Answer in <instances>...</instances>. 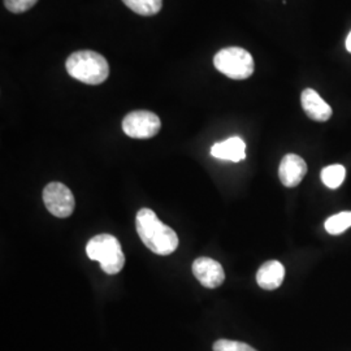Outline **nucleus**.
<instances>
[{
    "instance_id": "f03ea898",
    "label": "nucleus",
    "mask_w": 351,
    "mask_h": 351,
    "mask_svg": "<svg viewBox=\"0 0 351 351\" xmlns=\"http://www.w3.org/2000/svg\"><path fill=\"white\" fill-rule=\"evenodd\" d=\"M65 68L68 75L86 85H101L110 75L106 58L95 51L73 52L66 59Z\"/></svg>"
},
{
    "instance_id": "0eeeda50",
    "label": "nucleus",
    "mask_w": 351,
    "mask_h": 351,
    "mask_svg": "<svg viewBox=\"0 0 351 351\" xmlns=\"http://www.w3.org/2000/svg\"><path fill=\"white\" fill-rule=\"evenodd\" d=\"M193 275L204 288L216 289L223 285L226 280V272L223 265L211 258L202 256L194 261L191 265Z\"/></svg>"
},
{
    "instance_id": "1a4fd4ad",
    "label": "nucleus",
    "mask_w": 351,
    "mask_h": 351,
    "mask_svg": "<svg viewBox=\"0 0 351 351\" xmlns=\"http://www.w3.org/2000/svg\"><path fill=\"white\" fill-rule=\"evenodd\" d=\"M301 103L303 111L314 121L324 123L332 117L330 106L313 88L303 90Z\"/></svg>"
},
{
    "instance_id": "2eb2a0df",
    "label": "nucleus",
    "mask_w": 351,
    "mask_h": 351,
    "mask_svg": "<svg viewBox=\"0 0 351 351\" xmlns=\"http://www.w3.org/2000/svg\"><path fill=\"white\" fill-rule=\"evenodd\" d=\"M213 351H258L250 345L239 341H230V339H219L213 343Z\"/></svg>"
},
{
    "instance_id": "9b49d317",
    "label": "nucleus",
    "mask_w": 351,
    "mask_h": 351,
    "mask_svg": "<svg viewBox=\"0 0 351 351\" xmlns=\"http://www.w3.org/2000/svg\"><path fill=\"white\" fill-rule=\"evenodd\" d=\"M285 277L284 265L277 261H269L259 268L256 282L264 290H276L281 287Z\"/></svg>"
},
{
    "instance_id": "f257e3e1",
    "label": "nucleus",
    "mask_w": 351,
    "mask_h": 351,
    "mask_svg": "<svg viewBox=\"0 0 351 351\" xmlns=\"http://www.w3.org/2000/svg\"><path fill=\"white\" fill-rule=\"evenodd\" d=\"M136 228L141 241L156 255H169L178 247L177 233L162 223L150 208L139 210L136 217Z\"/></svg>"
},
{
    "instance_id": "6e6552de",
    "label": "nucleus",
    "mask_w": 351,
    "mask_h": 351,
    "mask_svg": "<svg viewBox=\"0 0 351 351\" xmlns=\"http://www.w3.org/2000/svg\"><path fill=\"white\" fill-rule=\"evenodd\" d=\"M306 173H307V164L301 156L295 154H288L282 158L278 168V177L284 186L287 188L298 186Z\"/></svg>"
},
{
    "instance_id": "f3484780",
    "label": "nucleus",
    "mask_w": 351,
    "mask_h": 351,
    "mask_svg": "<svg viewBox=\"0 0 351 351\" xmlns=\"http://www.w3.org/2000/svg\"><path fill=\"white\" fill-rule=\"evenodd\" d=\"M346 49H348V51L351 53V32L350 34L346 38Z\"/></svg>"
},
{
    "instance_id": "7ed1b4c3",
    "label": "nucleus",
    "mask_w": 351,
    "mask_h": 351,
    "mask_svg": "<svg viewBox=\"0 0 351 351\" xmlns=\"http://www.w3.org/2000/svg\"><path fill=\"white\" fill-rule=\"evenodd\" d=\"M86 254L91 261L99 262L107 275L119 274L125 264V255L120 242L112 234H98L86 245Z\"/></svg>"
},
{
    "instance_id": "9d476101",
    "label": "nucleus",
    "mask_w": 351,
    "mask_h": 351,
    "mask_svg": "<svg viewBox=\"0 0 351 351\" xmlns=\"http://www.w3.org/2000/svg\"><path fill=\"white\" fill-rule=\"evenodd\" d=\"M211 155L216 159L237 163L246 158V143L239 137H230L224 142L215 143Z\"/></svg>"
},
{
    "instance_id": "423d86ee",
    "label": "nucleus",
    "mask_w": 351,
    "mask_h": 351,
    "mask_svg": "<svg viewBox=\"0 0 351 351\" xmlns=\"http://www.w3.org/2000/svg\"><path fill=\"white\" fill-rule=\"evenodd\" d=\"M43 203L49 213L59 219L69 217L75 211L73 193L62 182H51L43 189Z\"/></svg>"
},
{
    "instance_id": "f8f14e48",
    "label": "nucleus",
    "mask_w": 351,
    "mask_h": 351,
    "mask_svg": "<svg viewBox=\"0 0 351 351\" xmlns=\"http://www.w3.org/2000/svg\"><path fill=\"white\" fill-rule=\"evenodd\" d=\"M128 8L141 16H154L160 12L163 0H123Z\"/></svg>"
},
{
    "instance_id": "4468645a",
    "label": "nucleus",
    "mask_w": 351,
    "mask_h": 351,
    "mask_svg": "<svg viewBox=\"0 0 351 351\" xmlns=\"http://www.w3.org/2000/svg\"><path fill=\"white\" fill-rule=\"evenodd\" d=\"M351 226V211H345V213H339L337 215L330 216L329 219H326V230L332 234V236H337L343 233L346 229H349Z\"/></svg>"
},
{
    "instance_id": "20e7f679",
    "label": "nucleus",
    "mask_w": 351,
    "mask_h": 351,
    "mask_svg": "<svg viewBox=\"0 0 351 351\" xmlns=\"http://www.w3.org/2000/svg\"><path fill=\"white\" fill-rule=\"evenodd\" d=\"M215 68L232 80H246L254 73V59L249 51L241 47H228L213 58Z\"/></svg>"
},
{
    "instance_id": "dca6fc26",
    "label": "nucleus",
    "mask_w": 351,
    "mask_h": 351,
    "mask_svg": "<svg viewBox=\"0 0 351 351\" xmlns=\"http://www.w3.org/2000/svg\"><path fill=\"white\" fill-rule=\"evenodd\" d=\"M38 0H4L5 8L12 13H24L33 8Z\"/></svg>"
},
{
    "instance_id": "39448f33",
    "label": "nucleus",
    "mask_w": 351,
    "mask_h": 351,
    "mask_svg": "<svg viewBox=\"0 0 351 351\" xmlns=\"http://www.w3.org/2000/svg\"><path fill=\"white\" fill-rule=\"evenodd\" d=\"M160 128V119L150 111H133L123 120V130L130 138H152L159 133Z\"/></svg>"
},
{
    "instance_id": "ddd939ff",
    "label": "nucleus",
    "mask_w": 351,
    "mask_h": 351,
    "mask_svg": "<svg viewBox=\"0 0 351 351\" xmlns=\"http://www.w3.org/2000/svg\"><path fill=\"white\" fill-rule=\"evenodd\" d=\"M346 176V169L343 165L335 164L326 167L322 171V181L326 188L337 189L342 185Z\"/></svg>"
}]
</instances>
